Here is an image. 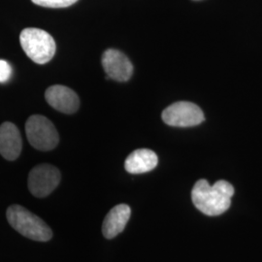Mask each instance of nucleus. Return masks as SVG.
<instances>
[{"instance_id":"f257e3e1","label":"nucleus","mask_w":262,"mask_h":262,"mask_svg":"<svg viewBox=\"0 0 262 262\" xmlns=\"http://www.w3.org/2000/svg\"><path fill=\"white\" fill-rule=\"evenodd\" d=\"M234 188L226 181H217L211 186L206 180H199L191 191V199L197 209L207 215H219L231 205Z\"/></svg>"},{"instance_id":"f03ea898","label":"nucleus","mask_w":262,"mask_h":262,"mask_svg":"<svg viewBox=\"0 0 262 262\" xmlns=\"http://www.w3.org/2000/svg\"><path fill=\"white\" fill-rule=\"evenodd\" d=\"M6 216L9 225L28 239L38 242H47L53 237V231L47 224L25 207L10 206L7 209Z\"/></svg>"},{"instance_id":"7ed1b4c3","label":"nucleus","mask_w":262,"mask_h":262,"mask_svg":"<svg viewBox=\"0 0 262 262\" xmlns=\"http://www.w3.org/2000/svg\"><path fill=\"white\" fill-rule=\"evenodd\" d=\"M20 46L27 56L37 64L49 62L56 54V42L47 31L35 28L24 29L19 35Z\"/></svg>"},{"instance_id":"20e7f679","label":"nucleus","mask_w":262,"mask_h":262,"mask_svg":"<svg viewBox=\"0 0 262 262\" xmlns=\"http://www.w3.org/2000/svg\"><path fill=\"white\" fill-rule=\"evenodd\" d=\"M26 133L30 145L38 150H53L59 141L54 123L41 115H33L28 118L26 122Z\"/></svg>"},{"instance_id":"39448f33","label":"nucleus","mask_w":262,"mask_h":262,"mask_svg":"<svg viewBox=\"0 0 262 262\" xmlns=\"http://www.w3.org/2000/svg\"><path fill=\"white\" fill-rule=\"evenodd\" d=\"M202 110L191 102L180 101L170 105L162 112V120L166 124L177 127H189L204 121Z\"/></svg>"},{"instance_id":"423d86ee","label":"nucleus","mask_w":262,"mask_h":262,"mask_svg":"<svg viewBox=\"0 0 262 262\" xmlns=\"http://www.w3.org/2000/svg\"><path fill=\"white\" fill-rule=\"evenodd\" d=\"M60 182L59 170L51 164H40L28 175V188L32 195L43 198L51 194Z\"/></svg>"},{"instance_id":"0eeeda50","label":"nucleus","mask_w":262,"mask_h":262,"mask_svg":"<svg viewBox=\"0 0 262 262\" xmlns=\"http://www.w3.org/2000/svg\"><path fill=\"white\" fill-rule=\"evenodd\" d=\"M102 66L107 74V79L118 82H126L133 73V66L129 58L121 51L109 49L102 56Z\"/></svg>"},{"instance_id":"6e6552de","label":"nucleus","mask_w":262,"mask_h":262,"mask_svg":"<svg viewBox=\"0 0 262 262\" xmlns=\"http://www.w3.org/2000/svg\"><path fill=\"white\" fill-rule=\"evenodd\" d=\"M45 97L50 106L64 114H74L80 107V99L75 92L61 84L50 86Z\"/></svg>"},{"instance_id":"1a4fd4ad","label":"nucleus","mask_w":262,"mask_h":262,"mask_svg":"<svg viewBox=\"0 0 262 262\" xmlns=\"http://www.w3.org/2000/svg\"><path fill=\"white\" fill-rule=\"evenodd\" d=\"M23 140L19 128L12 122L0 125V155L9 161L18 159L21 152Z\"/></svg>"},{"instance_id":"9d476101","label":"nucleus","mask_w":262,"mask_h":262,"mask_svg":"<svg viewBox=\"0 0 262 262\" xmlns=\"http://www.w3.org/2000/svg\"><path fill=\"white\" fill-rule=\"evenodd\" d=\"M130 207L120 204L114 207L106 215L102 225V233L106 239H113L124 230L130 219Z\"/></svg>"},{"instance_id":"9b49d317","label":"nucleus","mask_w":262,"mask_h":262,"mask_svg":"<svg viewBox=\"0 0 262 262\" xmlns=\"http://www.w3.org/2000/svg\"><path fill=\"white\" fill-rule=\"evenodd\" d=\"M159 163L155 151L148 149H139L132 151L125 159L124 168L130 174H143L150 172Z\"/></svg>"},{"instance_id":"f8f14e48","label":"nucleus","mask_w":262,"mask_h":262,"mask_svg":"<svg viewBox=\"0 0 262 262\" xmlns=\"http://www.w3.org/2000/svg\"><path fill=\"white\" fill-rule=\"evenodd\" d=\"M34 4L47 8H66L75 4L78 0H31Z\"/></svg>"},{"instance_id":"ddd939ff","label":"nucleus","mask_w":262,"mask_h":262,"mask_svg":"<svg viewBox=\"0 0 262 262\" xmlns=\"http://www.w3.org/2000/svg\"><path fill=\"white\" fill-rule=\"evenodd\" d=\"M12 75V68L6 60L0 59V83H5Z\"/></svg>"}]
</instances>
